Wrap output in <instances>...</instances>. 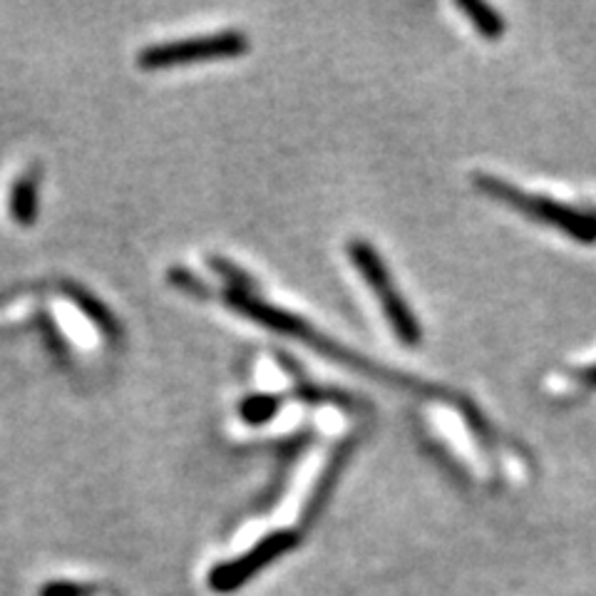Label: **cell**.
Here are the masks:
<instances>
[{"label": "cell", "mask_w": 596, "mask_h": 596, "mask_svg": "<svg viewBox=\"0 0 596 596\" xmlns=\"http://www.w3.org/2000/svg\"><path fill=\"white\" fill-rule=\"evenodd\" d=\"M219 299H221V304H227L231 311H237V314H241L243 318L253 321V324H259V326L269 328V330H277V334H283V336L296 338V340H301V344L311 346L314 350H318V354H324L326 358L336 360V364H340V366H348V368H354V370H360V373L373 376L376 380H383V383L393 386V388L415 390V393H423V395L433 398V400H443V395L455 398L451 393H445L443 388L420 383V380L408 378V376H400V373H390V370L380 368L376 364H370L368 358L358 356V354H350V350L340 348L338 344H334V340H328L326 336H321L318 330L314 326H308L306 321L301 318V316L286 314V311H283V308H277V306L267 304V301L257 299V296H253V293H243V291L227 289V291H221Z\"/></svg>", "instance_id": "obj_1"}, {"label": "cell", "mask_w": 596, "mask_h": 596, "mask_svg": "<svg viewBox=\"0 0 596 596\" xmlns=\"http://www.w3.org/2000/svg\"><path fill=\"white\" fill-rule=\"evenodd\" d=\"M473 184L487 197L507 204V207L524 214L532 221L546 224L556 231L579 243H596V209H576L570 204H562L542 194H530L514 184L505 182L492 174H473Z\"/></svg>", "instance_id": "obj_2"}, {"label": "cell", "mask_w": 596, "mask_h": 596, "mask_svg": "<svg viewBox=\"0 0 596 596\" xmlns=\"http://www.w3.org/2000/svg\"><path fill=\"white\" fill-rule=\"evenodd\" d=\"M348 259L360 271V277L366 279L368 289L376 293L388 326L393 328V334L400 344H403L405 348H418L420 344H423V326H420L413 308L408 306L403 293L395 289L393 277H390L383 257H380V253L370 247L368 241L354 239L348 243Z\"/></svg>", "instance_id": "obj_3"}, {"label": "cell", "mask_w": 596, "mask_h": 596, "mask_svg": "<svg viewBox=\"0 0 596 596\" xmlns=\"http://www.w3.org/2000/svg\"><path fill=\"white\" fill-rule=\"evenodd\" d=\"M249 53V37L241 31H221L202 37H187L162 45H150L137 55V65L142 71H167L192 63L224 61V57H239Z\"/></svg>", "instance_id": "obj_4"}, {"label": "cell", "mask_w": 596, "mask_h": 596, "mask_svg": "<svg viewBox=\"0 0 596 596\" xmlns=\"http://www.w3.org/2000/svg\"><path fill=\"white\" fill-rule=\"evenodd\" d=\"M299 544L296 532L281 530L269 537H263L259 544H253L249 552H243L237 560H229L224 564H217L209 572V586L219 594H229L239 586L247 584L253 574L267 570L271 562H277L279 556L286 554L289 550Z\"/></svg>", "instance_id": "obj_5"}, {"label": "cell", "mask_w": 596, "mask_h": 596, "mask_svg": "<svg viewBox=\"0 0 596 596\" xmlns=\"http://www.w3.org/2000/svg\"><path fill=\"white\" fill-rule=\"evenodd\" d=\"M356 451V435H348L346 440H340V443L336 445V451L330 453L328 463L324 467V473H321L318 483L314 487V492H311L308 502H306V510H304V522L311 524L316 520V514L324 510V505L328 502V497L334 495L336 485L340 480V475H344L346 465L350 460V455H354Z\"/></svg>", "instance_id": "obj_6"}, {"label": "cell", "mask_w": 596, "mask_h": 596, "mask_svg": "<svg viewBox=\"0 0 596 596\" xmlns=\"http://www.w3.org/2000/svg\"><path fill=\"white\" fill-rule=\"evenodd\" d=\"M65 293H67V299H71L73 304L80 308L105 336L115 338L117 334H120V326H117V318L112 316V311L107 308L100 299L93 296L90 291L83 286H75V283H65Z\"/></svg>", "instance_id": "obj_7"}, {"label": "cell", "mask_w": 596, "mask_h": 596, "mask_svg": "<svg viewBox=\"0 0 596 596\" xmlns=\"http://www.w3.org/2000/svg\"><path fill=\"white\" fill-rule=\"evenodd\" d=\"M455 6L470 18V23L475 25V31L480 33L487 41H500L507 31L505 15L492 8L485 0H455Z\"/></svg>", "instance_id": "obj_8"}, {"label": "cell", "mask_w": 596, "mask_h": 596, "mask_svg": "<svg viewBox=\"0 0 596 596\" xmlns=\"http://www.w3.org/2000/svg\"><path fill=\"white\" fill-rule=\"evenodd\" d=\"M11 217L18 227H33L37 219V180L35 174L18 177L11 189Z\"/></svg>", "instance_id": "obj_9"}, {"label": "cell", "mask_w": 596, "mask_h": 596, "mask_svg": "<svg viewBox=\"0 0 596 596\" xmlns=\"http://www.w3.org/2000/svg\"><path fill=\"white\" fill-rule=\"evenodd\" d=\"M293 398L301 400V403H308V405H338V408H346V410H358L360 400L354 398L350 393H346V390H336V388H324V386H316L311 383V380H299L296 388H293Z\"/></svg>", "instance_id": "obj_10"}, {"label": "cell", "mask_w": 596, "mask_h": 596, "mask_svg": "<svg viewBox=\"0 0 596 596\" xmlns=\"http://www.w3.org/2000/svg\"><path fill=\"white\" fill-rule=\"evenodd\" d=\"M283 408V398L277 393H251L239 403V418L247 425H267Z\"/></svg>", "instance_id": "obj_11"}, {"label": "cell", "mask_w": 596, "mask_h": 596, "mask_svg": "<svg viewBox=\"0 0 596 596\" xmlns=\"http://www.w3.org/2000/svg\"><path fill=\"white\" fill-rule=\"evenodd\" d=\"M209 267L212 271H217L221 279L229 281V289L234 291H243V293H253L257 286H253V281L247 271H241L237 263H231L229 259L224 257H209Z\"/></svg>", "instance_id": "obj_12"}, {"label": "cell", "mask_w": 596, "mask_h": 596, "mask_svg": "<svg viewBox=\"0 0 596 596\" xmlns=\"http://www.w3.org/2000/svg\"><path fill=\"white\" fill-rule=\"evenodd\" d=\"M167 279H170L172 286L187 291V293H192V296H209V289L204 286V283L187 269H170Z\"/></svg>", "instance_id": "obj_13"}, {"label": "cell", "mask_w": 596, "mask_h": 596, "mask_svg": "<svg viewBox=\"0 0 596 596\" xmlns=\"http://www.w3.org/2000/svg\"><path fill=\"white\" fill-rule=\"evenodd\" d=\"M95 589L90 584L77 582H51L41 589V596H93Z\"/></svg>", "instance_id": "obj_14"}, {"label": "cell", "mask_w": 596, "mask_h": 596, "mask_svg": "<svg viewBox=\"0 0 596 596\" xmlns=\"http://www.w3.org/2000/svg\"><path fill=\"white\" fill-rule=\"evenodd\" d=\"M576 380H579L582 386H586V388H594V390H596V364H594V366H589V368L579 370V373H576Z\"/></svg>", "instance_id": "obj_15"}]
</instances>
